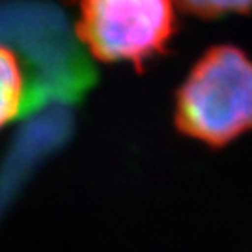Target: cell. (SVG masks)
<instances>
[{
  "label": "cell",
  "mask_w": 252,
  "mask_h": 252,
  "mask_svg": "<svg viewBox=\"0 0 252 252\" xmlns=\"http://www.w3.org/2000/svg\"><path fill=\"white\" fill-rule=\"evenodd\" d=\"M174 126L183 136L222 148L252 131V56L215 45L190 65L174 95Z\"/></svg>",
  "instance_id": "6da1fadb"
},
{
  "label": "cell",
  "mask_w": 252,
  "mask_h": 252,
  "mask_svg": "<svg viewBox=\"0 0 252 252\" xmlns=\"http://www.w3.org/2000/svg\"><path fill=\"white\" fill-rule=\"evenodd\" d=\"M75 9L81 43L105 63L144 69L178 32V0H75Z\"/></svg>",
  "instance_id": "7a4b0ae2"
},
{
  "label": "cell",
  "mask_w": 252,
  "mask_h": 252,
  "mask_svg": "<svg viewBox=\"0 0 252 252\" xmlns=\"http://www.w3.org/2000/svg\"><path fill=\"white\" fill-rule=\"evenodd\" d=\"M25 103V75L15 53L0 45V129L15 120Z\"/></svg>",
  "instance_id": "3957f363"
},
{
  "label": "cell",
  "mask_w": 252,
  "mask_h": 252,
  "mask_svg": "<svg viewBox=\"0 0 252 252\" xmlns=\"http://www.w3.org/2000/svg\"><path fill=\"white\" fill-rule=\"evenodd\" d=\"M181 8L202 19L243 15L252 11V0H178Z\"/></svg>",
  "instance_id": "277c9868"
}]
</instances>
